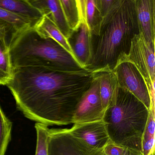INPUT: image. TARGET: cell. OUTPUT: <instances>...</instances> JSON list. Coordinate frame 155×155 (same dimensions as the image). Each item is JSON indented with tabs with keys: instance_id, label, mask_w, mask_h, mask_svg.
I'll return each mask as SVG.
<instances>
[{
	"instance_id": "cell-14",
	"label": "cell",
	"mask_w": 155,
	"mask_h": 155,
	"mask_svg": "<svg viewBox=\"0 0 155 155\" xmlns=\"http://www.w3.org/2000/svg\"><path fill=\"white\" fill-rule=\"evenodd\" d=\"M81 22H84L91 32L98 29L102 17L100 11L98 0H77Z\"/></svg>"
},
{
	"instance_id": "cell-26",
	"label": "cell",
	"mask_w": 155,
	"mask_h": 155,
	"mask_svg": "<svg viewBox=\"0 0 155 155\" xmlns=\"http://www.w3.org/2000/svg\"><path fill=\"white\" fill-rule=\"evenodd\" d=\"M2 27H6V28H8L11 31V33H12V31H12V28L9 25H8V24L5 23V22L0 20V28H2Z\"/></svg>"
},
{
	"instance_id": "cell-17",
	"label": "cell",
	"mask_w": 155,
	"mask_h": 155,
	"mask_svg": "<svg viewBox=\"0 0 155 155\" xmlns=\"http://www.w3.org/2000/svg\"><path fill=\"white\" fill-rule=\"evenodd\" d=\"M33 28L41 35L46 38H50L58 42L78 62L68 40L64 37L58 27L48 17L43 16L42 19Z\"/></svg>"
},
{
	"instance_id": "cell-22",
	"label": "cell",
	"mask_w": 155,
	"mask_h": 155,
	"mask_svg": "<svg viewBox=\"0 0 155 155\" xmlns=\"http://www.w3.org/2000/svg\"><path fill=\"white\" fill-rule=\"evenodd\" d=\"M153 137H155V113L150 110L143 140H148Z\"/></svg>"
},
{
	"instance_id": "cell-15",
	"label": "cell",
	"mask_w": 155,
	"mask_h": 155,
	"mask_svg": "<svg viewBox=\"0 0 155 155\" xmlns=\"http://www.w3.org/2000/svg\"><path fill=\"white\" fill-rule=\"evenodd\" d=\"M8 33H11L6 27L0 28V85H7L12 78L13 68L11 60Z\"/></svg>"
},
{
	"instance_id": "cell-3",
	"label": "cell",
	"mask_w": 155,
	"mask_h": 155,
	"mask_svg": "<svg viewBox=\"0 0 155 155\" xmlns=\"http://www.w3.org/2000/svg\"><path fill=\"white\" fill-rule=\"evenodd\" d=\"M149 113L140 101L118 85L102 118L110 140L142 154V141Z\"/></svg>"
},
{
	"instance_id": "cell-16",
	"label": "cell",
	"mask_w": 155,
	"mask_h": 155,
	"mask_svg": "<svg viewBox=\"0 0 155 155\" xmlns=\"http://www.w3.org/2000/svg\"><path fill=\"white\" fill-rule=\"evenodd\" d=\"M93 71L99 80L100 94L102 107L105 111L117 87V82L114 73L109 69Z\"/></svg>"
},
{
	"instance_id": "cell-11",
	"label": "cell",
	"mask_w": 155,
	"mask_h": 155,
	"mask_svg": "<svg viewBox=\"0 0 155 155\" xmlns=\"http://www.w3.org/2000/svg\"><path fill=\"white\" fill-rule=\"evenodd\" d=\"M43 16H46L58 27L64 37L69 40L73 31L69 27L60 0H28Z\"/></svg>"
},
{
	"instance_id": "cell-18",
	"label": "cell",
	"mask_w": 155,
	"mask_h": 155,
	"mask_svg": "<svg viewBox=\"0 0 155 155\" xmlns=\"http://www.w3.org/2000/svg\"><path fill=\"white\" fill-rule=\"evenodd\" d=\"M69 27L73 32L78 28L81 18L77 0H60Z\"/></svg>"
},
{
	"instance_id": "cell-8",
	"label": "cell",
	"mask_w": 155,
	"mask_h": 155,
	"mask_svg": "<svg viewBox=\"0 0 155 155\" xmlns=\"http://www.w3.org/2000/svg\"><path fill=\"white\" fill-rule=\"evenodd\" d=\"M104 113L100 94L99 82L94 72L90 87L82 96L74 112L73 124L102 120Z\"/></svg>"
},
{
	"instance_id": "cell-9",
	"label": "cell",
	"mask_w": 155,
	"mask_h": 155,
	"mask_svg": "<svg viewBox=\"0 0 155 155\" xmlns=\"http://www.w3.org/2000/svg\"><path fill=\"white\" fill-rule=\"evenodd\" d=\"M68 129L73 137L97 149L103 150L110 140L102 120L86 123H75Z\"/></svg>"
},
{
	"instance_id": "cell-13",
	"label": "cell",
	"mask_w": 155,
	"mask_h": 155,
	"mask_svg": "<svg viewBox=\"0 0 155 155\" xmlns=\"http://www.w3.org/2000/svg\"><path fill=\"white\" fill-rule=\"evenodd\" d=\"M0 8L30 21L33 27L43 18L41 12L28 0H0Z\"/></svg>"
},
{
	"instance_id": "cell-24",
	"label": "cell",
	"mask_w": 155,
	"mask_h": 155,
	"mask_svg": "<svg viewBox=\"0 0 155 155\" xmlns=\"http://www.w3.org/2000/svg\"><path fill=\"white\" fill-rule=\"evenodd\" d=\"M117 0H98L99 7L102 18L107 15Z\"/></svg>"
},
{
	"instance_id": "cell-19",
	"label": "cell",
	"mask_w": 155,
	"mask_h": 155,
	"mask_svg": "<svg viewBox=\"0 0 155 155\" xmlns=\"http://www.w3.org/2000/svg\"><path fill=\"white\" fill-rule=\"evenodd\" d=\"M12 122L0 106V155H5L11 140Z\"/></svg>"
},
{
	"instance_id": "cell-20",
	"label": "cell",
	"mask_w": 155,
	"mask_h": 155,
	"mask_svg": "<svg viewBox=\"0 0 155 155\" xmlns=\"http://www.w3.org/2000/svg\"><path fill=\"white\" fill-rule=\"evenodd\" d=\"M0 20L9 25L12 28V32L25 28L33 27L32 22L29 20L1 8H0Z\"/></svg>"
},
{
	"instance_id": "cell-4",
	"label": "cell",
	"mask_w": 155,
	"mask_h": 155,
	"mask_svg": "<svg viewBox=\"0 0 155 155\" xmlns=\"http://www.w3.org/2000/svg\"><path fill=\"white\" fill-rule=\"evenodd\" d=\"M9 48L13 69L24 67L85 69L58 42L41 35L33 27L12 33Z\"/></svg>"
},
{
	"instance_id": "cell-1",
	"label": "cell",
	"mask_w": 155,
	"mask_h": 155,
	"mask_svg": "<svg viewBox=\"0 0 155 155\" xmlns=\"http://www.w3.org/2000/svg\"><path fill=\"white\" fill-rule=\"evenodd\" d=\"M8 85L17 108L29 119L47 126L73 124L77 106L89 88L94 71L44 67L13 69Z\"/></svg>"
},
{
	"instance_id": "cell-21",
	"label": "cell",
	"mask_w": 155,
	"mask_h": 155,
	"mask_svg": "<svg viewBox=\"0 0 155 155\" xmlns=\"http://www.w3.org/2000/svg\"><path fill=\"white\" fill-rule=\"evenodd\" d=\"M37 140L35 155H48V135L50 129L47 125L35 123Z\"/></svg>"
},
{
	"instance_id": "cell-23",
	"label": "cell",
	"mask_w": 155,
	"mask_h": 155,
	"mask_svg": "<svg viewBox=\"0 0 155 155\" xmlns=\"http://www.w3.org/2000/svg\"><path fill=\"white\" fill-rule=\"evenodd\" d=\"M125 149L110 140L103 149V151L107 155H123Z\"/></svg>"
},
{
	"instance_id": "cell-7",
	"label": "cell",
	"mask_w": 155,
	"mask_h": 155,
	"mask_svg": "<svg viewBox=\"0 0 155 155\" xmlns=\"http://www.w3.org/2000/svg\"><path fill=\"white\" fill-rule=\"evenodd\" d=\"M126 59L134 64L147 85L155 82V45L146 41L139 33L132 38Z\"/></svg>"
},
{
	"instance_id": "cell-5",
	"label": "cell",
	"mask_w": 155,
	"mask_h": 155,
	"mask_svg": "<svg viewBox=\"0 0 155 155\" xmlns=\"http://www.w3.org/2000/svg\"><path fill=\"white\" fill-rule=\"evenodd\" d=\"M112 71L119 87L133 94L150 110L151 104L148 88L134 64L124 57L118 61Z\"/></svg>"
},
{
	"instance_id": "cell-25",
	"label": "cell",
	"mask_w": 155,
	"mask_h": 155,
	"mask_svg": "<svg viewBox=\"0 0 155 155\" xmlns=\"http://www.w3.org/2000/svg\"><path fill=\"white\" fill-rule=\"evenodd\" d=\"M123 155H142V154L133 150L126 148Z\"/></svg>"
},
{
	"instance_id": "cell-6",
	"label": "cell",
	"mask_w": 155,
	"mask_h": 155,
	"mask_svg": "<svg viewBox=\"0 0 155 155\" xmlns=\"http://www.w3.org/2000/svg\"><path fill=\"white\" fill-rule=\"evenodd\" d=\"M48 155H107L103 150L94 148L73 137L68 128L51 129Z\"/></svg>"
},
{
	"instance_id": "cell-2",
	"label": "cell",
	"mask_w": 155,
	"mask_h": 155,
	"mask_svg": "<svg viewBox=\"0 0 155 155\" xmlns=\"http://www.w3.org/2000/svg\"><path fill=\"white\" fill-rule=\"evenodd\" d=\"M138 33L135 0H117L98 30L91 34V59L87 69L113 70L127 56L131 40Z\"/></svg>"
},
{
	"instance_id": "cell-12",
	"label": "cell",
	"mask_w": 155,
	"mask_h": 155,
	"mask_svg": "<svg viewBox=\"0 0 155 155\" xmlns=\"http://www.w3.org/2000/svg\"><path fill=\"white\" fill-rule=\"evenodd\" d=\"M74 37L70 45L78 62L82 68L87 69L91 59V32L84 22H81L78 28L74 31Z\"/></svg>"
},
{
	"instance_id": "cell-10",
	"label": "cell",
	"mask_w": 155,
	"mask_h": 155,
	"mask_svg": "<svg viewBox=\"0 0 155 155\" xmlns=\"http://www.w3.org/2000/svg\"><path fill=\"white\" fill-rule=\"evenodd\" d=\"M135 3L139 33L155 45V0H135Z\"/></svg>"
}]
</instances>
